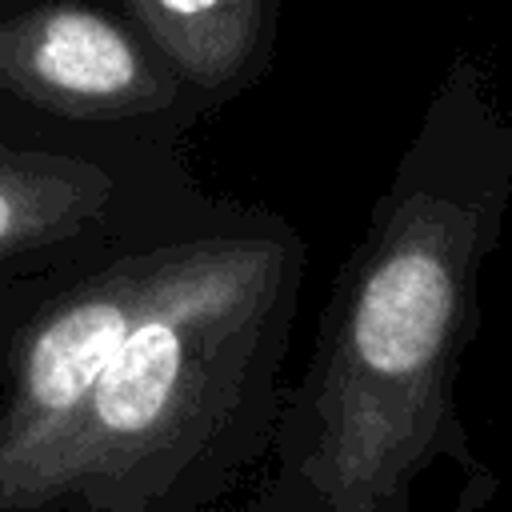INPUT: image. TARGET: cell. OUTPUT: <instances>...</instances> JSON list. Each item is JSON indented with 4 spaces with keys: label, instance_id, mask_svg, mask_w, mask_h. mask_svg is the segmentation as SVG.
<instances>
[{
    "label": "cell",
    "instance_id": "cell-1",
    "mask_svg": "<svg viewBox=\"0 0 512 512\" xmlns=\"http://www.w3.org/2000/svg\"><path fill=\"white\" fill-rule=\"evenodd\" d=\"M304 264L208 192L0 288V512H208L268 452Z\"/></svg>",
    "mask_w": 512,
    "mask_h": 512
},
{
    "label": "cell",
    "instance_id": "cell-2",
    "mask_svg": "<svg viewBox=\"0 0 512 512\" xmlns=\"http://www.w3.org/2000/svg\"><path fill=\"white\" fill-rule=\"evenodd\" d=\"M484 212L428 136L344 264L312 364L284 392L252 512H404L440 448Z\"/></svg>",
    "mask_w": 512,
    "mask_h": 512
},
{
    "label": "cell",
    "instance_id": "cell-3",
    "mask_svg": "<svg viewBox=\"0 0 512 512\" xmlns=\"http://www.w3.org/2000/svg\"><path fill=\"white\" fill-rule=\"evenodd\" d=\"M204 196L180 140L72 128L0 100V288L60 272Z\"/></svg>",
    "mask_w": 512,
    "mask_h": 512
},
{
    "label": "cell",
    "instance_id": "cell-4",
    "mask_svg": "<svg viewBox=\"0 0 512 512\" xmlns=\"http://www.w3.org/2000/svg\"><path fill=\"white\" fill-rule=\"evenodd\" d=\"M0 100L72 128L180 140L208 116L168 60L100 0L0 12Z\"/></svg>",
    "mask_w": 512,
    "mask_h": 512
},
{
    "label": "cell",
    "instance_id": "cell-5",
    "mask_svg": "<svg viewBox=\"0 0 512 512\" xmlns=\"http://www.w3.org/2000/svg\"><path fill=\"white\" fill-rule=\"evenodd\" d=\"M116 8L212 116L268 76L284 0H116Z\"/></svg>",
    "mask_w": 512,
    "mask_h": 512
},
{
    "label": "cell",
    "instance_id": "cell-6",
    "mask_svg": "<svg viewBox=\"0 0 512 512\" xmlns=\"http://www.w3.org/2000/svg\"><path fill=\"white\" fill-rule=\"evenodd\" d=\"M20 4H32V0H0V12L4 8H20Z\"/></svg>",
    "mask_w": 512,
    "mask_h": 512
}]
</instances>
